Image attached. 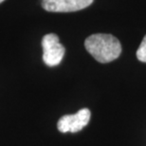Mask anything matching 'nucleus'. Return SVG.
Instances as JSON below:
<instances>
[{"label":"nucleus","instance_id":"f257e3e1","mask_svg":"<svg viewBox=\"0 0 146 146\" xmlns=\"http://www.w3.org/2000/svg\"><path fill=\"white\" fill-rule=\"evenodd\" d=\"M84 46L98 62L103 64L116 60L121 53V43L111 34L97 33L90 35L84 41Z\"/></svg>","mask_w":146,"mask_h":146},{"label":"nucleus","instance_id":"f03ea898","mask_svg":"<svg viewBox=\"0 0 146 146\" xmlns=\"http://www.w3.org/2000/svg\"><path fill=\"white\" fill-rule=\"evenodd\" d=\"M43 61L48 66H58L63 60L66 49L59 42V37L54 33H48L42 39Z\"/></svg>","mask_w":146,"mask_h":146},{"label":"nucleus","instance_id":"7ed1b4c3","mask_svg":"<svg viewBox=\"0 0 146 146\" xmlns=\"http://www.w3.org/2000/svg\"><path fill=\"white\" fill-rule=\"evenodd\" d=\"M90 116L91 113L87 108L81 109L76 114H72V115H65L58 121L57 128L62 133L79 132L87 125L89 122Z\"/></svg>","mask_w":146,"mask_h":146},{"label":"nucleus","instance_id":"20e7f679","mask_svg":"<svg viewBox=\"0 0 146 146\" xmlns=\"http://www.w3.org/2000/svg\"><path fill=\"white\" fill-rule=\"evenodd\" d=\"M93 0H42L44 10L52 13H71L81 11L92 4Z\"/></svg>","mask_w":146,"mask_h":146},{"label":"nucleus","instance_id":"39448f33","mask_svg":"<svg viewBox=\"0 0 146 146\" xmlns=\"http://www.w3.org/2000/svg\"><path fill=\"white\" fill-rule=\"evenodd\" d=\"M137 58L142 63H146V35L143 37V40L137 50Z\"/></svg>","mask_w":146,"mask_h":146},{"label":"nucleus","instance_id":"423d86ee","mask_svg":"<svg viewBox=\"0 0 146 146\" xmlns=\"http://www.w3.org/2000/svg\"><path fill=\"white\" fill-rule=\"evenodd\" d=\"M3 1H4V0H0V3H2Z\"/></svg>","mask_w":146,"mask_h":146}]
</instances>
